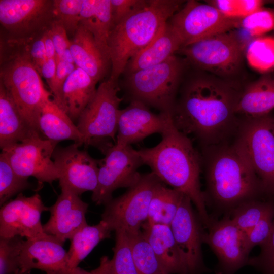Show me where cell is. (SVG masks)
<instances>
[{"mask_svg":"<svg viewBox=\"0 0 274 274\" xmlns=\"http://www.w3.org/2000/svg\"><path fill=\"white\" fill-rule=\"evenodd\" d=\"M243 89L235 80L196 70L186 74L171 114L176 128L201 148L230 142L238 125L236 107Z\"/></svg>","mask_w":274,"mask_h":274,"instance_id":"6da1fadb","label":"cell"},{"mask_svg":"<svg viewBox=\"0 0 274 274\" xmlns=\"http://www.w3.org/2000/svg\"><path fill=\"white\" fill-rule=\"evenodd\" d=\"M162 139L152 148L138 150L143 164L148 165L163 183L188 196L207 229L213 217L207 210L201 188V154L191 139L174 125L171 116L161 134Z\"/></svg>","mask_w":274,"mask_h":274,"instance_id":"7a4b0ae2","label":"cell"},{"mask_svg":"<svg viewBox=\"0 0 274 274\" xmlns=\"http://www.w3.org/2000/svg\"><path fill=\"white\" fill-rule=\"evenodd\" d=\"M200 153L207 207L229 216L246 201L268 197L257 175L231 142L202 147Z\"/></svg>","mask_w":274,"mask_h":274,"instance_id":"3957f363","label":"cell"},{"mask_svg":"<svg viewBox=\"0 0 274 274\" xmlns=\"http://www.w3.org/2000/svg\"><path fill=\"white\" fill-rule=\"evenodd\" d=\"M186 1L147 0L114 26L108 40L111 80L118 82L129 60L148 46Z\"/></svg>","mask_w":274,"mask_h":274,"instance_id":"277c9868","label":"cell"},{"mask_svg":"<svg viewBox=\"0 0 274 274\" xmlns=\"http://www.w3.org/2000/svg\"><path fill=\"white\" fill-rule=\"evenodd\" d=\"M188 65L185 58L174 55L159 64L124 74V96L129 102L171 115Z\"/></svg>","mask_w":274,"mask_h":274,"instance_id":"5b68a950","label":"cell"},{"mask_svg":"<svg viewBox=\"0 0 274 274\" xmlns=\"http://www.w3.org/2000/svg\"><path fill=\"white\" fill-rule=\"evenodd\" d=\"M231 141L274 199V117L241 118Z\"/></svg>","mask_w":274,"mask_h":274,"instance_id":"8992f818","label":"cell"},{"mask_svg":"<svg viewBox=\"0 0 274 274\" xmlns=\"http://www.w3.org/2000/svg\"><path fill=\"white\" fill-rule=\"evenodd\" d=\"M118 82L103 81L80 114L76 124L84 138V145L93 146L104 153L116 143L119 106Z\"/></svg>","mask_w":274,"mask_h":274,"instance_id":"52a82bcc","label":"cell"},{"mask_svg":"<svg viewBox=\"0 0 274 274\" xmlns=\"http://www.w3.org/2000/svg\"><path fill=\"white\" fill-rule=\"evenodd\" d=\"M245 49L239 37L230 31L183 47L177 53L196 70L234 80L243 67Z\"/></svg>","mask_w":274,"mask_h":274,"instance_id":"ba28073f","label":"cell"},{"mask_svg":"<svg viewBox=\"0 0 274 274\" xmlns=\"http://www.w3.org/2000/svg\"><path fill=\"white\" fill-rule=\"evenodd\" d=\"M1 60L0 84L23 117L40 134L39 116L43 105L52 96L51 92L44 87L38 72L27 60L18 57Z\"/></svg>","mask_w":274,"mask_h":274,"instance_id":"9c48e42d","label":"cell"},{"mask_svg":"<svg viewBox=\"0 0 274 274\" xmlns=\"http://www.w3.org/2000/svg\"><path fill=\"white\" fill-rule=\"evenodd\" d=\"M161 182L152 172L141 174L123 194L105 205L101 220L112 231L122 230L129 236L138 233L147 220L151 199Z\"/></svg>","mask_w":274,"mask_h":274,"instance_id":"30bf717a","label":"cell"},{"mask_svg":"<svg viewBox=\"0 0 274 274\" xmlns=\"http://www.w3.org/2000/svg\"><path fill=\"white\" fill-rule=\"evenodd\" d=\"M103 154L105 157L99 160L97 185L91 196L97 205L111 201L116 189L135 184L141 176L138 169L144 164L138 150L131 146L115 143Z\"/></svg>","mask_w":274,"mask_h":274,"instance_id":"8fae6325","label":"cell"},{"mask_svg":"<svg viewBox=\"0 0 274 274\" xmlns=\"http://www.w3.org/2000/svg\"><path fill=\"white\" fill-rule=\"evenodd\" d=\"M239 19L228 18L209 4L188 0L168 22L184 47L198 41L238 28Z\"/></svg>","mask_w":274,"mask_h":274,"instance_id":"7c38bea8","label":"cell"},{"mask_svg":"<svg viewBox=\"0 0 274 274\" xmlns=\"http://www.w3.org/2000/svg\"><path fill=\"white\" fill-rule=\"evenodd\" d=\"M58 143L36 136L1 150L14 171L24 177H35L39 189L43 183L58 180V171L52 159Z\"/></svg>","mask_w":274,"mask_h":274,"instance_id":"4fadbf2b","label":"cell"},{"mask_svg":"<svg viewBox=\"0 0 274 274\" xmlns=\"http://www.w3.org/2000/svg\"><path fill=\"white\" fill-rule=\"evenodd\" d=\"M170 226L186 274L207 271L201 249L205 228L197 211L193 209L191 200L185 194Z\"/></svg>","mask_w":274,"mask_h":274,"instance_id":"5bb4252c","label":"cell"},{"mask_svg":"<svg viewBox=\"0 0 274 274\" xmlns=\"http://www.w3.org/2000/svg\"><path fill=\"white\" fill-rule=\"evenodd\" d=\"M207 229L203 242L217 257V274H234L248 265L249 254L246 249L244 233L230 216H224L220 220L213 217Z\"/></svg>","mask_w":274,"mask_h":274,"instance_id":"9a60e30c","label":"cell"},{"mask_svg":"<svg viewBox=\"0 0 274 274\" xmlns=\"http://www.w3.org/2000/svg\"><path fill=\"white\" fill-rule=\"evenodd\" d=\"M74 143L65 147H56L52 159L59 173L61 190L80 196L95 190L97 185L99 160Z\"/></svg>","mask_w":274,"mask_h":274,"instance_id":"2e32d148","label":"cell"},{"mask_svg":"<svg viewBox=\"0 0 274 274\" xmlns=\"http://www.w3.org/2000/svg\"><path fill=\"white\" fill-rule=\"evenodd\" d=\"M54 20L53 1H0V22L11 37L42 33Z\"/></svg>","mask_w":274,"mask_h":274,"instance_id":"e0dca14e","label":"cell"},{"mask_svg":"<svg viewBox=\"0 0 274 274\" xmlns=\"http://www.w3.org/2000/svg\"><path fill=\"white\" fill-rule=\"evenodd\" d=\"M49 209L37 193L29 197L18 194L1 206L0 237L20 236L27 239L44 235L41 216Z\"/></svg>","mask_w":274,"mask_h":274,"instance_id":"ac0fdd59","label":"cell"},{"mask_svg":"<svg viewBox=\"0 0 274 274\" xmlns=\"http://www.w3.org/2000/svg\"><path fill=\"white\" fill-rule=\"evenodd\" d=\"M64 244L46 233L43 236L24 240L20 255V271L30 274L37 269L46 274H70L67 252Z\"/></svg>","mask_w":274,"mask_h":274,"instance_id":"d6986e66","label":"cell"},{"mask_svg":"<svg viewBox=\"0 0 274 274\" xmlns=\"http://www.w3.org/2000/svg\"><path fill=\"white\" fill-rule=\"evenodd\" d=\"M170 116L167 113H154L141 102L130 101L120 110L115 143L131 146L152 134H161Z\"/></svg>","mask_w":274,"mask_h":274,"instance_id":"ffe728a7","label":"cell"},{"mask_svg":"<svg viewBox=\"0 0 274 274\" xmlns=\"http://www.w3.org/2000/svg\"><path fill=\"white\" fill-rule=\"evenodd\" d=\"M88 208V204L80 196L61 190L55 203L49 207L50 216L43 225L44 231L64 244L78 230L88 224L86 220Z\"/></svg>","mask_w":274,"mask_h":274,"instance_id":"44dd1931","label":"cell"},{"mask_svg":"<svg viewBox=\"0 0 274 274\" xmlns=\"http://www.w3.org/2000/svg\"><path fill=\"white\" fill-rule=\"evenodd\" d=\"M182 47L180 37L167 21L153 40L129 60L122 75L161 63Z\"/></svg>","mask_w":274,"mask_h":274,"instance_id":"7402d4cb","label":"cell"},{"mask_svg":"<svg viewBox=\"0 0 274 274\" xmlns=\"http://www.w3.org/2000/svg\"><path fill=\"white\" fill-rule=\"evenodd\" d=\"M70 49L77 67L97 82L104 78L110 60L99 49L92 35L80 24L70 40Z\"/></svg>","mask_w":274,"mask_h":274,"instance_id":"603a6c76","label":"cell"},{"mask_svg":"<svg viewBox=\"0 0 274 274\" xmlns=\"http://www.w3.org/2000/svg\"><path fill=\"white\" fill-rule=\"evenodd\" d=\"M141 230L165 274H186L170 226L146 221Z\"/></svg>","mask_w":274,"mask_h":274,"instance_id":"cb8c5ba5","label":"cell"},{"mask_svg":"<svg viewBox=\"0 0 274 274\" xmlns=\"http://www.w3.org/2000/svg\"><path fill=\"white\" fill-rule=\"evenodd\" d=\"M38 128L41 136L45 139L58 143L71 140L80 146L84 145L83 136L77 125L51 97L42 108Z\"/></svg>","mask_w":274,"mask_h":274,"instance_id":"d4e9b609","label":"cell"},{"mask_svg":"<svg viewBox=\"0 0 274 274\" xmlns=\"http://www.w3.org/2000/svg\"><path fill=\"white\" fill-rule=\"evenodd\" d=\"M274 109V79L263 76L243 87L235 113L241 118H256Z\"/></svg>","mask_w":274,"mask_h":274,"instance_id":"484cf974","label":"cell"},{"mask_svg":"<svg viewBox=\"0 0 274 274\" xmlns=\"http://www.w3.org/2000/svg\"><path fill=\"white\" fill-rule=\"evenodd\" d=\"M36 136L42 137L23 117L6 89L0 84L1 149Z\"/></svg>","mask_w":274,"mask_h":274,"instance_id":"4316f807","label":"cell"},{"mask_svg":"<svg viewBox=\"0 0 274 274\" xmlns=\"http://www.w3.org/2000/svg\"><path fill=\"white\" fill-rule=\"evenodd\" d=\"M98 82L76 67L66 79L62 90L61 109L74 122L96 93Z\"/></svg>","mask_w":274,"mask_h":274,"instance_id":"83f0119b","label":"cell"},{"mask_svg":"<svg viewBox=\"0 0 274 274\" xmlns=\"http://www.w3.org/2000/svg\"><path fill=\"white\" fill-rule=\"evenodd\" d=\"M80 24L88 30L110 60L108 40L114 27L110 0H84Z\"/></svg>","mask_w":274,"mask_h":274,"instance_id":"f1b7e54d","label":"cell"},{"mask_svg":"<svg viewBox=\"0 0 274 274\" xmlns=\"http://www.w3.org/2000/svg\"><path fill=\"white\" fill-rule=\"evenodd\" d=\"M112 231L108 225L101 220L95 225L87 224L73 235L70 239L71 245L67 251L70 274L73 273L80 263L99 242L110 237Z\"/></svg>","mask_w":274,"mask_h":274,"instance_id":"f546056e","label":"cell"},{"mask_svg":"<svg viewBox=\"0 0 274 274\" xmlns=\"http://www.w3.org/2000/svg\"><path fill=\"white\" fill-rule=\"evenodd\" d=\"M44 31L27 37H10L3 43L1 58H22L30 63L40 74L42 63L47 58L43 41Z\"/></svg>","mask_w":274,"mask_h":274,"instance_id":"4dcf8cb0","label":"cell"},{"mask_svg":"<svg viewBox=\"0 0 274 274\" xmlns=\"http://www.w3.org/2000/svg\"><path fill=\"white\" fill-rule=\"evenodd\" d=\"M184 193L169 188L160 182L151 199L147 222L170 226L174 220Z\"/></svg>","mask_w":274,"mask_h":274,"instance_id":"1f68e13d","label":"cell"},{"mask_svg":"<svg viewBox=\"0 0 274 274\" xmlns=\"http://www.w3.org/2000/svg\"><path fill=\"white\" fill-rule=\"evenodd\" d=\"M115 232L114 255L110 260L107 256L100 259L104 265L103 274H139L131 252L128 235L123 231Z\"/></svg>","mask_w":274,"mask_h":274,"instance_id":"d6a6232c","label":"cell"},{"mask_svg":"<svg viewBox=\"0 0 274 274\" xmlns=\"http://www.w3.org/2000/svg\"><path fill=\"white\" fill-rule=\"evenodd\" d=\"M272 211H274V199L264 197L241 204L232 211L229 216L235 225L244 233Z\"/></svg>","mask_w":274,"mask_h":274,"instance_id":"836d02e7","label":"cell"},{"mask_svg":"<svg viewBox=\"0 0 274 274\" xmlns=\"http://www.w3.org/2000/svg\"><path fill=\"white\" fill-rule=\"evenodd\" d=\"M245 57L249 65L260 73L274 68V38L258 37L247 45Z\"/></svg>","mask_w":274,"mask_h":274,"instance_id":"e575fe53","label":"cell"},{"mask_svg":"<svg viewBox=\"0 0 274 274\" xmlns=\"http://www.w3.org/2000/svg\"><path fill=\"white\" fill-rule=\"evenodd\" d=\"M129 237L138 273L165 274L142 230L137 234L129 236Z\"/></svg>","mask_w":274,"mask_h":274,"instance_id":"d590c367","label":"cell"},{"mask_svg":"<svg viewBox=\"0 0 274 274\" xmlns=\"http://www.w3.org/2000/svg\"><path fill=\"white\" fill-rule=\"evenodd\" d=\"M28 178L21 176L13 169L6 156L0 154V204L2 206L11 198L30 189L32 185Z\"/></svg>","mask_w":274,"mask_h":274,"instance_id":"8d00e7d4","label":"cell"},{"mask_svg":"<svg viewBox=\"0 0 274 274\" xmlns=\"http://www.w3.org/2000/svg\"><path fill=\"white\" fill-rule=\"evenodd\" d=\"M84 0H54V20L61 23L67 33L74 35L80 25Z\"/></svg>","mask_w":274,"mask_h":274,"instance_id":"74e56055","label":"cell"},{"mask_svg":"<svg viewBox=\"0 0 274 274\" xmlns=\"http://www.w3.org/2000/svg\"><path fill=\"white\" fill-rule=\"evenodd\" d=\"M23 241L20 236L0 238V274H14L20 271Z\"/></svg>","mask_w":274,"mask_h":274,"instance_id":"f35d334b","label":"cell"},{"mask_svg":"<svg viewBox=\"0 0 274 274\" xmlns=\"http://www.w3.org/2000/svg\"><path fill=\"white\" fill-rule=\"evenodd\" d=\"M238 28L255 38L274 30V10L262 7L239 19Z\"/></svg>","mask_w":274,"mask_h":274,"instance_id":"ab89813d","label":"cell"},{"mask_svg":"<svg viewBox=\"0 0 274 274\" xmlns=\"http://www.w3.org/2000/svg\"><path fill=\"white\" fill-rule=\"evenodd\" d=\"M206 3L216 8L225 16L239 19L263 7L261 0H209Z\"/></svg>","mask_w":274,"mask_h":274,"instance_id":"60d3db41","label":"cell"},{"mask_svg":"<svg viewBox=\"0 0 274 274\" xmlns=\"http://www.w3.org/2000/svg\"><path fill=\"white\" fill-rule=\"evenodd\" d=\"M273 219L274 211H272L253 227L244 233L245 245L249 254L254 247H261L267 242L271 233Z\"/></svg>","mask_w":274,"mask_h":274,"instance_id":"b9f144b4","label":"cell"},{"mask_svg":"<svg viewBox=\"0 0 274 274\" xmlns=\"http://www.w3.org/2000/svg\"><path fill=\"white\" fill-rule=\"evenodd\" d=\"M248 265L255 267L262 274H274V219L268 240L261 247L258 256L249 258Z\"/></svg>","mask_w":274,"mask_h":274,"instance_id":"7bdbcfd3","label":"cell"},{"mask_svg":"<svg viewBox=\"0 0 274 274\" xmlns=\"http://www.w3.org/2000/svg\"><path fill=\"white\" fill-rule=\"evenodd\" d=\"M55 78L49 87L53 99L61 108L62 90L64 84L69 75L77 67L74 63L63 60L57 62Z\"/></svg>","mask_w":274,"mask_h":274,"instance_id":"ee69618b","label":"cell"},{"mask_svg":"<svg viewBox=\"0 0 274 274\" xmlns=\"http://www.w3.org/2000/svg\"><path fill=\"white\" fill-rule=\"evenodd\" d=\"M146 0H110L114 26L143 6Z\"/></svg>","mask_w":274,"mask_h":274,"instance_id":"f6af8a7d","label":"cell"},{"mask_svg":"<svg viewBox=\"0 0 274 274\" xmlns=\"http://www.w3.org/2000/svg\"><path fill=\"white\" fill-rule=\"evenodd\" d=\"M49 29L55 46L57 62L64 52L70 48V40L67 37L65 28L59 22L54 20Z\"/></svg>","mask_w":274,"mask_h":274,"instance_id":"bcb514c9","label":"cell"},{"mask_svg":"<svg viewBox=\"0 0 274 274\" xmlns=\"http://www.w3.org/2000/svg\"><path fill=\"white\" fill-rule=\"evenodd\" d=\"M56 58H46L43 62L40 70V75L46 80L50 86L55 76L57 70Z\"/></svg>","mask_w":274,"mask_h":274,"instance_id":"7dc6e473","label":"cell"},{"mask_svg":"<svg viewBox=\"0 0 274 274\" xmlns=\"http://www.w3.org/2000/svg\"><path fill=\"white\" fill-rule=\"evenodd\" d=\"M49 28L43 33V41L46 57L47 58H56V50Z\"/></svg>","mask_w":274,"mask_h":274,"instance_id":"c3c4849f","label":"cell"},{"mask_svg":"<svg viewBox=\"0 0 274 274\" xmlns=\"http://www.w3.org/2000/svg\"><path fill=\"white\" fill-rule=\"evenodd\" d=\"M102 266V265L100 263L98 267L90 271H86L79 267L75 274H102L104 270Z\"/></svg>","mask_w":274,"mask_h":274,"instance_id":"681fc988","label":"cell"},{"mask_svg":"<svg viewBox=\"0 0 274 274\" xmlns=\"http://www.w3.org/2000/svg\"><path fill=\"white\" fill-rule=\"evenodd\" d=\"M14 274H26V273H23L20 271H19V272L16 273H14Z\"/></svg>","mask_w":274,"mask_h":274,"instance_id":"f907efd6","label":"cell"}]
</instances>
